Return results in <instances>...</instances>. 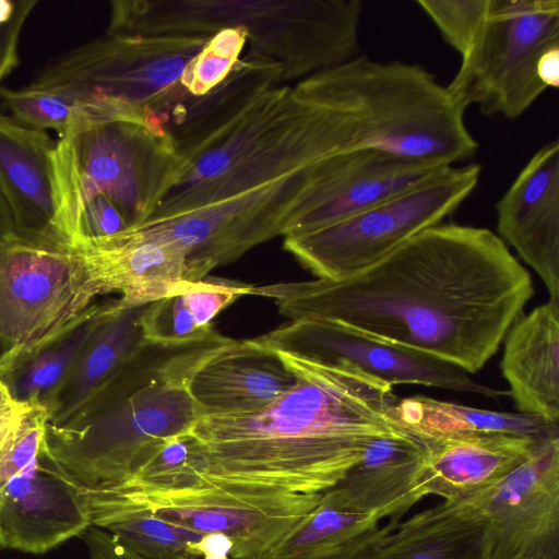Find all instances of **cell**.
<instances>
[{
    "instance_id": "1",
    "label": "cell",
    "mask_w": 559,
    "mask_h": 559,
    "mask_svg": "<svg viewBox=\"0 0 559 559\" xmlns=\"http://www.w3.org/2000/svg\"><path fill=\"white\" fill-rule=\"evenodd\" d=\"M292 319L342 323L475 373L534 294L507 245L484 227L438 224L349 276L252 286Z\"/></svg>"
},
{
    "instance_id": "2",
    "label": "cell",
    "mask_w": 559,
    "mask_h": 559,
    "mask_svg": "<svg viewBox=\"0 0 559 559\" xmlns=\"http://www.w3.org/2000/svg\"><path fill=\"white\" fill-rule=\"evenodd\" d=\"M297 383L248 415L200 417V486L226 490L321 493L335 487L376 439L403 431L389 382L348 364L276 353Z\"/></svg>"
},
{
    "instance_id": "3",
    "label": "cell",
    "mask_w": 559,
    "mask_h": 559,
    "mask_svg": "<svg viewBox=\"0 0 559 559\" xmlns=\"http://www.w3.org/2000/svg\"><path fill=\"white\" fill-rule=\"evenodd\" d=\"M294 91L321 108L336 155L381 151L452 166L478 148L465 110L416 63L357 56L300 80Z\"/></svg>"
},
{
    "instance_id": "4",
    "label": "cell",
    "mask_w": 559,
    "mask_h": 559,
    "mask_svg": "<svg viewBox=\"0 0 559 559\" xmlns=\"http://www.w3.org/2000/svg\"><path fill=\"white\" fill-rule=\"evenodd\" d=\"M323 121L317 105L276 85L183 127L175 133L182 169L146 221L188 213L334 156Z\"/></svg>"
},
{
    "instance_id": "5",
    "label": "cell",
    "mask_w": 559,
    "mask_h": 559,
    "mask_svg": "<svg viewBox=\"0 0 559 559\" xmlns=\"http://www.w3.org/2000/svg\"><path fill=\"white\" fill-rule=\"evenodd\" d=\"M361 12L360 0H117L108 31L211 37L241 27L250 50L280 63L286 81L357 57Z\"/></svg>"
},
{
    "instance_id": "6",
    "label": "cell",
    "mask_w": 559,
    "mask_h": 559,
    "mask_svg": "<svg viewBox=\"0 0 559 559\" xmlns=\"http://www.w3.org/2000/svg\"><path fill=\"white\" fill-rule=\"evenodd\" d=\"M209 39L106 32L50 61L29 84L59 94L88 118L145 121L173 132L199 98L183 76Z\"/></svg>"
},
{
    "instance_id": "7",
    "label": "cell",
    "mask_w": 559,
    "mask_h": 559,
    "mask_svg": "<svg viewBox=\"0 0 559 559\" xmlns=\"http://www.w3.org/2000/svg\"><path fill=\"white\" fill-rule=\"evenodd\" d=\"M183 166L174 133L133 120H98L73 111L52 153L55 227L70 245L88 205L106 201L128 227L144 223Z\"/></svg>"
},
{
    "instance_id": "8",
    "label": "cell",
    "mask_w": 559,
    "mask_h": 559,
    "mask_svg": "<svg viewBox=\"0 0 559 559\" xmlns=\"http://www.w3.org/2000/svg\"><path fill=\"white\" fill-rule=\"evenodd\" d=\"M202 366L166 374L128 367L123 392L88 401L62 424L47 423L44 448L86 489L122 485L150 450L190 431L201 417L189 383Z\"/></svg>"
},
{
    "instance_id": "9",
    "label": "cell",
    "mask_w": 559,
    "mask_h": 559,
    "mask_svg": "<svg viewBox=\"0 0 559 559\" xmlns=\"http://www.w3.org/2000/svg\"><path fill=\"white\" fill-rule=\"evenodd\" d=\"M556 46L558 0H487L447 91L464 110L475 105L484 115L519 118L547 90L538 64Z\"/></svg>"
},
{
    "instance_id": "10",
    "label": "cell",
    "mask_w": 559,
    "mask_h": 559,
    "mask_svg": "<svg viewBox=\"0 0 559 559\" xmlns=\"http://www.w3.org/2000/svg\"><path fill=\"white\" fill-rule=\"evenodd\" d=\"M103 295L85 254L69 245L0 241V379Z\"/></svg>"
},
{
    "instance_id": "11",
    "label": "cell",
    "mask_w": 559,
    "mask_h": 559,
    "mask_svg": "<svg viewBox=\"0 0 559 559\" xmlns=\"http://www.w3.org/2000/svg\"><path fill=\"white\" fill-rule=\"evenodd\" d=\"M480 166H448L420 183L333 224L286 235L284 247L318 278L340 280L440 224L475 190Z\"/></svg>"
},
{
    "instance_id": "12",
    "label": "cell",
    "mask_w": 559,
    "mask_h": 559,
    "mask_svg": "<svg viewBox=\"0 0 559 559\" xmlns=\"http://www.w3.org/2000/svg\"><path fill=\"white\" fill-rule=\"evenodd\" d=\"M317 164L188 213L128 228L180 247L187 257V280L197 283L257 245L284 236L313 180Z\"/></svg>"
},
{
    "instance_id": "13",
    "label": "cell",
    "mask_w": 559,
    "mask_h": 559,
    "mask_svg": "<svg viewBox=\"0 0 559 559\" xmlns=\"http://www.w3.org/2000/svg\"><path fill=\"white\" fill-rule=\"evenodd\" d=\"M155 516L233 543L230 559L265 556L320 502L321 493L226 490L213 486L168 491L105 489Z\"/></svg>"
},
{
    "instance_id": "14",
    "label": "cell",
    "mask_w": 559,
    "mask_h": 559,
    "mask_svg": "<svg viewBox=\"0 0 559 559\" xmlns=\"http://www.w3.org/2000/svg\"><path fill=\"white\" fill-rule=\"evenodd\" d=\"M257 340L278 354L321 364H353L393 386L420 384L490 399L507 395L474 381L455 365L334 321L292 320Z\"/></svg>"
},
{
    "instance_id": "15",
    "label": "cell",
    "mask_w": 559,
    "mask_h": 559,
    "mask_svg": "<svg viewBox=\"0 0 559 559\" xmlns=\"http://www.w3.org/2000/svg\"><path fill=\"white\" fill-rule=\"evenodd\" d=\"M473 497L486 519L489 559H559V437Z\"/></svg>"
},
{
    "instance_id": "16",
    "label": "cell",
    "mask_w": 559,
    "mask_h": 559,
    "mask_svg": "<svg viewBox=\"0 0 559 559\" xmlns=\"http://www.w3.org/2000/svg\"><path fill=\"white\" fill-rule=\"evenodd\" d=\"M92 526L90 500L46 451L0 488V548L46 552Z\"/></svg>"
},
{
    "instance_id": "17",
    "label": "cell",
    "mask_w": 559,
    "mask_h": 559,
    "mask_svg": "<svg viewBox=\"0 0 559 559\" xmlns=\"http://www.w3.org/2000/svg\"><path fill=\"white\" fill-rule=\"evenodd\" d=\"M442 166L381 151L328 157L316 166L286 235L310 231L355 215L430 178Z\"/></svg>"
},
{
    "instance_id": "18",
    "label": "cell",
    "mask_w": 559,
    "mask_h": 559,
    "mask_svg": "<svg viewBox=\"0 0 559 559\" xmlns=\"http://www.w3.org/2000/svg\"><path fill=\"white\" fill-rule=\"evenodd\" d=\"M499 238L559 301V141L543 145L496 205Z\"/></svg>"
},
{
    "instance_id": "19",
    "label": "cell",
    "mask_w": 559,
    "mask_h": 559,
    "mask_svg": "<svg viewBox=\"0 0 559 559\" xmlns=\"http://www.w3.org/2000/svg\"><path fill=\"white\" fill-rule=\"evenodd\" d=\"M297 381L281 357L257 338L235 340L194 373L189 392L201 417L242 416L264 408Z\"/></svg>"
},
{
    "instance_id": "20",
    "label": "cell",
    "mask_w": 559,
    "mask_h": 559,
    "mask_svg": "<svg viewBox=\"0 0 559 559\" xmlns=\"http://www.w3.org/2000/svg\"><path fill=\"white\" fill-rule=\"evenodd\" d=\"M81 250L97 277L103 295L120 293L121 308L143 306L183 293L187 257L175 243L140 236L129 228L104 238L88 239Z\"/></svg>"
},
{
    "instance_id": "21",
    "label": "cell",
    "mask_w": 559,
    "mask_h": 559,
    "mask_svg": "<svg viewBox=\"0 0 559 559\" xmlns=\"http://www.w3.org/2000/svg\"><path fill=\"white\" fill-rule=\"evenodd\" d=\"M55 145L46 131L0 112V192L19 239L67 245L55 227Z\"/></svg>"
},
{
    "instance_id": "22",
    "label": "cell",
    "mask_w": 559,
    "mask_h": 559,
    "mask_svg": "<svg viewBox=\"0 0 559 559\" xmlns=\"http://www.w3.org/2000/svg\"><path fill=\"white\" fill-rule=\"evenodd\" d=\"M424 445L405 431L376 439L330 490L345 506L380 520L401 519L428 495Z\"/></svg>"
},
{
    "instance_id": "23",
    "label": "cell",
    "mask_w": 559,
    "mask_h": 559,
    "mask_svg": "<svg viewBox=\"0 0 559 559\" xmlns=\"http://www.w3.org/2000/svg\"><path fill=\"white\" fill-rule=\"evenodd\" d=\"M503 341L500 368L518 413L559 424V301L522 313Z\"/></svg>"
},
{
    "instance_id": "24",
    "label": "cell",
    "mask_w": 559,
    "mask_h": 559,
    "mask_svg": "<svg viewBox=\"0 0 559 559\" xmlns=\"http://www.w3.org/2000/svg\"><path fill=\"white\" fill-rule=\"evenodd\" d=\"M544 440L515 435H478L420 442L426 452L428 495L455 501L490 489Z\"/></svg>"
},
{
    "instance_id": "25",
    "label": "cell",
    "mask_w": 559,
    "mask_h": 559,
    "mask_svg": "<svg viewBox=\"0 0 559 559\" xmlns=\"http://www.w3.org/2000/svg\"><path fill=\"white\" fill-rule=\"evenodd\" d=\"M486 519L474 497L442 500L403 522L364 559H489Z\"/></svg>"
},
{
    "instance_id": "26",
    "label": "cell",
    "mask_w": 559,
    "mask_h": 559,
    "mask_svg": "<svg viewBox=\"0 0 559 559\" xmlns=\"http://www.w3.org/2000/svg\"><path fill=\"white\" fill-rule=\"evenodd\" d=\"M147 305L121 308L116 301L84 343L64 379L41 404L49 424L68 420L142 346L145 340L141 319Z\"/></svg>"
},
{
    "instance_id": "27",
    "label": "cell",
    "mask_w": 559,
    "mask_h": 559,
    "mask_svg": "<svg viewBox=\"0 0 559 559\" xmlns=\"http://www.w3.org/2000/svg\"><path fill=\"white\" fill-rule=\"evenodd\" d=\"M391 414L397 426L419 442L478 435L559 437V424L542 417L475 408L424 395L399 399Z\"/></svg>"
},
{
    "instance_id": "28",
    "label": "cell",
    "mask_w": 559,
    "mask_h": 559,
    "mask_svg": "<svg viewBox=\"0 0 559 559\" xmlns=\"http://www.w3.org/2000/svg\"><path fill=\"white\" fill-rule=\"evenodd\" d=\"M84 490L92 525L110 533L138 555L146 559H202L194 545L203 534L164 521L111 491Z\"/></svg>"
},
{
    "instance_id": "29",
    "label": "cell",
    "mask_w": 559,
    "mask_h": 559,
    "mask_svg": "<svg viewBox=\"0 0 559 559\" xmlns=\"http://www.w3.org/2000/svg\"><path fill=\"white\" fill-rule=\"evenodd\" d=\"M116 301L93 302L53 340L2 377L0 380L10 396L24 403L43 404L64 379L84 343Z\"/></svg>"
},
{
    "instance_id": "30",
    "label": "cell",
    "mask_w": 559,
    "mask_h": 559,
    "mask_svg": "<svg viewBox=\"0 0 559 559\" xmlns=\"http://www.w3.org/2000/svg\"><path fill=\"white\" fill-rule=\"evenodd\" d=\"M205 459L190 431L169 438L150 450L131 477L114 488L135 491H168L201 485Z\"/></svg>"
},
{
    "instance_id": "31",
    "label": "cell",
    "mask_w": 559,
    "mask_h": 559,
    "mask_svg": "<svg viewBox=\"0 0 559 559\" xmlns=\"http://www.w3.org/2000/svg\"><path fill=\"white\" fill-rule=\"evenodd\" d=\"M381 520L342 503L331 490L318 506L265 556H288L348 542L379 525Z\"/></svg>"
},
{
    "instance_id": "32",
    "label": "cell",
    "mask_w": 559,
    "mask_h": 559,
    "mask_svg": "<svg viewBox=\"0 0 559 559\" xmlns=\"http://www.w3.org/2000/svg\"><path fill=\"white\" fill-rule=\"evenodd\" d=\"M0 103L19 123L35 130L67 131L74 108L59 94L28 84L21 88L0 86Z\"/></svg>"
},
{
    "instance_id": "33",
    "label": "cell",
    "mask_w": 559,
    "mask_h": 559,
    "mask_svg": "<svg viewBox=\"0 0 559 559\" xmlns=\"http://www.w3.org/2000/svg\"><path fill=\"white\" fill-rule=\"evenodd\" d=\"M247 44L241 27L225 28L210 37L205 47L188 66L183 85L194 97H202L223 82L240 59Z\"/></svg>"
},
{
    "instance_id": "34",
    "label": "cell",
    "mask_w": 559,
    "mask_h": 559,
    "mask_svg": "<svg viewBox=\"0 0 559 559\" xmlns=\"http://www.w3.org/2000/svg\"><path fill=\"white\" fill-rule=\"evenodd\" d=\"M146 342L179 344L206 337L215 332L213 325L199 328L190 313L182 293L150 302L141 319Z\"/></svg>"
},
{
    "instance_id": "35",
    "label": "cell",
    "mask_w": 559,
    "mask_h": 559,
    "mask_svg": "<svg viewBox=\"0 0 559 559\" xmlns=\"http://www.w3.org/2000/svg\"><path fill=\"white\" fill-rule=\"evenodd\" d=\"M443 39L461 53L478 27L487 0H417Z\"/></svg>"
},
{
    "instance_id": "36",
    "label": "cell",
    "mask_w": 559,
    "mask_h": 559,
    "mask_svg": "<svg viewBox=\"0 0 559 559\" xmlns=\"http://www.w3.org/2000/svg\"><path fill=\"white\" fill-rule=\"evenodd\" d=\"M47 423L46 408L39 403H31L0 453V488L37 456L44 442Z\"/></svg>"
},
{
    "instance_id": "37",
    "label": "cell",
    "mask_w": 559,
    "mask_h": 559,
    "mask_svg": "<svg viewBox=\"0 0 559 559\" xmlns=\"http://www.w3.org/2000/svg\"><path fill=\"white\" fill-rule=\"evenodd\" d=\"M252 285L224 278H203L192 283L182 293L183 300L195 324L205 329L212 320L233 301L250 294Z\"/></svg>"
},
{
    "instance_id": "38",
    "label": "cell",
    "mask_w": 559,
    "mask_h": 559,
    "mask_svg": "<svg viewBox=\"0 0 559 559\" xmlns=\"http://www.w3.org/2000/svg\"><path fill=\"white\" fill-rule=\"evenodd\" d=\"M400 519H390L388 524L376 526L341 545L313 549L288 556H263L255 559H364L370 549L399 524Z\"/></svg>"
},
{
    "instance_id": "39",
    "label": "cell",
    "mask_w": 559,
    "mask_h": 559,
    "mask_svg": "<svg viewBox=\"0 0 559 559\" xmlns=\"http://www.w3.org/2000/svg\"><path fill=\"white\" fill-rule=\"evenodd\" d=\"M36 4L37 1L34 0L19 1L13 17L0 24V84L19 66L21 33Z\"/></svg>"
},
{
    "instance_id": "40",
    "label": "cell",
    "mask_w": 559,
    "mask_h": 559,
    "mask_svg": "<svg viewBox=\"0 0 559 559\" xmlns=\"http://www.w3.org/2000/svg\"><path fill=\"white\" fill-rule=\"evenodd\" d=\"M91 559H146L123 545L110 533L91 526L82 535Z\"/></svg>"
},
{
    "instance_id": "41",
    "label": "cell",
    "mask_w": 559,
    "mask_h": 559,
    "mask_svg": "<svg viewBox=\"0 0 559 559\" xmlns=\"http://www.w3.org/2000/svg\"><path fill=\"white\" fill-rule=\"evenodd\" d=\"M31 403L8 397L0 404V453L7 445Z\"/></svg>"
},
{
    "instance_id": "42",
    "label": "cell",
    "mask_w": 559,
    "mask_h": 559,
    "mask_svg": "<svg viewBox=\"0 0 559 559\" xmlns=\"http://www.w3.org/2000/svg\"><path fill=\"white\" fill-rule=\"evenodd\" d=\"M202 559H230L231 540L221 533L204 534L194 545Z\"/></svg>"
},
{
    "instance_id": "43",
    "label": "cell",
    "mask_w": 559,
    "mask_h": 559,
    "mask_svg": "<svg viewBox=\"0 0 559 559\" xmlns=\"http://www.w3.org/2000/svg\"><path fill=\"white\" fill-rule=\"evenodd\" d=\"M538 76L546 88L559 86V46L547 50L538 64Z\"/></svg>"
},
{
    "instance_id": "44",
    "label": "cell",
    "mask_w": 559,
    "mask_h": 559,
    "mask_svg": "<svg viewBox=\"0 0 559 559\" xmlns=\"http://www.w3.org/2000/svg\"><path fill=\"white\" fill-rule=\"evenodd\" d=\"M19 239L10 210L0 192V241Z\"/></svg>"
},
{
    "instance_id": "45",
    "label": "cell",
    "mask_w": 559,
    "mask_h": 559,
    "mask_svg": "<svg viewBox=\"0 0 559 559\" xmlns=\"http://www.w3.org/2000/svg\"><path fill=\"white\" fill-rule=\"evenodd\" d=\"M19 1L0 0V24L10 21L15 14Z\"/></svg>"
},
{
    "instance_id": "46",
    "label": "cell",
    "mask_w": 559,
    "mask_h": 559,
    "mask_svg": "<svg viewBox=\"0 0 559 559\" xmlns=\"http://www.w3.org/2000/svg\"><path fill=\"white\" fill-rule=\"evenodd\" d=\"M8 397H10L9 391L4 383L0 380V404H2Z\"/></svg>"
}]
</instances>
